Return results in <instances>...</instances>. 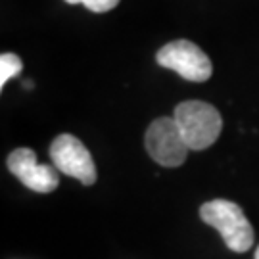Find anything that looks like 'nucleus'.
<instances>
[{"mask_svg":"<svg viewBox=\"0 0 259 259\" xmlns=\"http://www.w3.org/2000/svg\"><path fill=\"white\" fill-rule=\"evenodd\" d=\"M200 217L205 225L221 234L227 248L236 253H244L253 246V229L242 207L229 200H211L200 207Z\"/></svg>","mask_w":259,"mask_h":259,"instance_id":"f257e3e1","label":"nucleus"},{"mask_svg":"<svg viewBox=\"0 0 259 259\" xmlns=\"http://www.w3.org/2000/svg\"><path fill=\"white\" fill-rule=\"evenodd\" d=\"M177 125L190 150L209 148L223 131V117L215 106L202 100H186L175 108Z\"/></svg>","mask_w":259,"mask_h":259,"instance_id":"f03ea898","label":"nucleus"},{"mask_svg":"<svg viewBox=\"0 0 259 259\" xmlns=\"http://www.w3.org/2000/svg\"><path fill=\"white\" fill-rule=\"evenodd\" d=\"M157 64L165 69L175 71L185 81L204 83L213 73L211 60L207 58L202 48L190 40H173L157 50Z\"/></svg>","mask_w":259,"mask_h":259,"instance_id":"7ed1b4c3","label":"nucleus"},{"mask_svg":"<svg viewBox=\"0 0 259 259\" xmlns=\"http://www.w3.org/2000/svg\"><path fill=\"white\" fill-rule=\"evenodd\" d=\"M144 144L150 157L161 167L183 165L190 152L175 117H159L152 121V125L144 135Z\"/></svg>","mask_w":259,"mask_h":259,"instance_id":"20e7f679","label":"nucleus"},{"mask_svg":"<svg viewBox=\"0 0 259 259\" xmlns=\"http://www.w3.org/2000/svg\"><path fill=\"white\" fill-rule=\"evenodd\" d=\"M50 159L54 167L67 177L91 186L96 183V165L89 148L73 135H60L50 144Z\"/></svg>","mask_w":259,"mask_h":259,"instance_id":"39448f33","label":"nucleus"},{"mask_svg":"<svg viewBox=\"0 0 259 259\" xmlns=\"http://www.w3.org/2000/svg\"><path fill=\"white\" fill-rule=\"evenodd\" d=\"M6 165H8L10 173L16 179H19L33 192L48 194L60 185L58 169L52 165L37 163V154L31 148L14 150L6 159Z\"/></svg>","mask_w":259,"mask_h":259,"instance_id":"423d86ee","label":"nucleus"},{"mask_svg":"<svg viewBox=\"0 0 259 259\" xmlns=\"http://www.w3.org/2000/svg\"><path fill=\"white\" fill-rule=\"evenodd\" d=\"M21 69H23L21 58L14 52H4L0 56V87H4L12 77L21 73Z\"/></svg>","mask_w":259,"mask_h":259,"instance_id":"0eeeda50","label":"nucleus"},{"mask_svg":"<svg viewBox=\"0 0 259 259\" xmlns=\"http://www.w3.org/2000/svg\"><path fill=\"white\" fill-rule=\"evenodd\" d=\"M67 4H83L87 10H91L94 14H104L113 10L121 0H65Z\"/></svg>","mask_w":259,"mask_h":259,"instance_id":"6e6552de","label":"nucleus"},{"mask_svg":"<svg viewBox=\"0 0 259 259\" xmlns=\"http://www.w3.org/2000/svg\"><path fill=\"white\" fill-rule=\"evenodd\" d=\"M253 259H259V248H257V251H255V257Z\"/></svg>","mask_w":259,"mask_h":259,"instance_id":"1a4fd4ad","label":"nucleus"}]
</instances>
